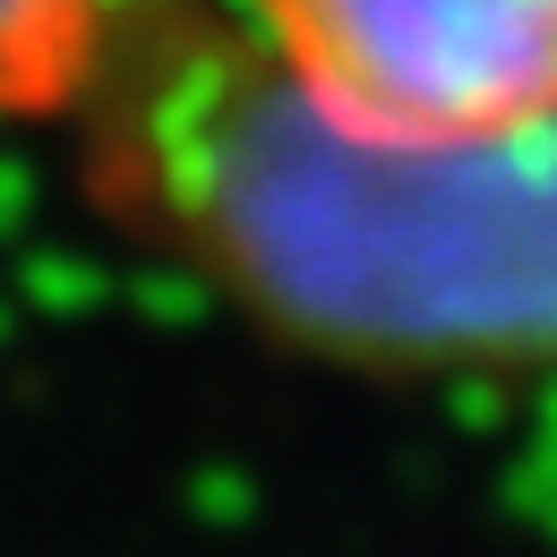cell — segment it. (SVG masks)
<instances>
[{
    "mask_svg": "<svg viewBox=\"0 0 557 557\" xmlns=\"http://www.w3.org/2000/svg\"><path fill=\"white\" fill-rule=\"evenodd\" d=\"M103 198L240 309L351 360L557 369V121L377 154L232 35L95 70Z\"/></svg>",
    "mask_w": 557,
    "mask_h": 557,
    "instance_id": "1",
    "label": "cell"
},
{
    "mask_svg": "<svg viewBox=\"0 0 557 557\" xmlns=\"http://www.w3.org/2000/svg\"><path fill=\"white\" fill-rule=\"evenodd\" d=\"M249 17L351 146L429 154L557 121V0H249Z\"/></svg>",
    "mask_w": 557,
    "mask_h": 557,
    "instance_id": "2",
    "label": "cell"
},
{
    "mask_svg": "<svg viewBox=\"0 0 557 557\" xmlns=\"http://www.w3.org/2000/svg\"><path fill=\"white\" fill-rule=\"evenodd\" d=\"M103 52H112L103 0H0V129L86 103Z\"/></svg>",
    "mask_w": 557,
    "mask_h": 557,
    "instance_id": "3",
    "label": "cell"
}]
</instances>
